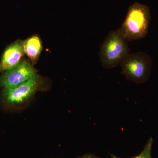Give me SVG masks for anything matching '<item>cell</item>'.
Segmentation results:
<instances>
[{"label":"cell","mask_w":158,"mask_h":158,"mask_svg":"<svg viewBox=\"0 0 158 158\" xmlns=\"http://www.w3.org/2000/svg\"><path fill=\"white\" fill-rule=\"evenodd\" d=\"M151 13L146 5L135 2L130 6L119 32L127 41L144 38L148 31Z\"/></svg>","instance_id":"6da1fadb"},{"label":"cell","mask_w":158,"mask_h":158,"mask_svg":"<svg viewBox=\"0 0 158 158\" xmlns=\"http://www.w3.org/2000/svg\"><path fill=\"white\" fill-rule=\"evenodd\" d=\"M130 54L127 41L118 29L110 31L101 45L99 52L102 65L107 69L119 65L122 60Z\"/></svg>","instance_id":"7a4b0ae2"},{"label":"cell","mask_w":158,"mask_h":158,"mask_svg":"<svg viewBox=\"0 0 158 158\" xmlns=\"http://www.w3.org/2000/svg\"><path fill=\"white\" fill-rule=\"evenodd\" d=\"M122 74L127 81L141 84L148 80L150 75L152 62L150 56L144 52L130 54L122 60Z\"/></svg>","instance_id":"3957f363"},{"label":"cell","mask_w":158,"mask_h":158,"mask_svg":"<svg viewBox=\"0 0 158 158\" xmlns=\"http://www.w3.org/2000/svg\"><path fill=\"white\" fill-rule=\"evenodd\" d=\"M44 81L39 75L17 86L3 88L2 98L3 102L10 106H16L25 103L37 91L42 90Z\"/></svg>","instance_id":"277c9868"},{"label":"cell","mask_w":158,"mask_h":158,"mask_svg":"<svg viewBox=\"0 0 158 158\" xmlns=\"http://www.w3.org/2000/svg\"><path fill=\"white\" fill-rule=\"evenodd\" d=\"M37 71L33 64L26 59L0 76V87L9 88L17 86L37 75Z\"/></svg>","instance_id":"5b68a950"},{"label":"cell","mask_w":158,"mask_h":158,"mask_svg":"<svg viewBox=\"0 0 158 158\" xmlns=\"http://www.w3.org/2000/svg\"><path fill=\"white\" fill-rule=\"evenodd\" d=\"M25 54L24 41L18 40L8 46L3 53L0 62V73L17 65Z\"/></svg>","instance_id":"8992f818"},{"label":"cell","mask_w":158,"mask_h":158,"mask_svg":"<svg viewBox=\"0 0 158 158\" xmlns=\"http://www.w3.org/2000/svg\"><path fill=\"white\" fill-rule=\"evenodd\" d=\"M25 53L31 59V63L35 65L39 59L42 50V42L39 37L33 36L24 41Z\"/></svg>","instance_id":"52a82bcc"},{"label":"cell","mask_w":158,"mask_h":158,"mask_svg":"<svg viewBox=\"0 0 158 158\" xmlns=\"http://www.w3.org/2000/svg\"><path fill=\"white\" fill-rule=\"evenodd\" d=\"M153 144L152 138H150L148 140L146 144L144 146V149L138 155L132 158H152V149ZM111 158H121L114 155H111Z\"/></svg>","instance_id":"ba28073f"},{"label":"cell","mask_w":158,"mask_h":158,"mask_svg":"<svg viewBox=\"0 0 158 158\" xmlns=\"http://www.w3.org/2000/svg\"><path fill=\"white\" fill-rule=\"evenodd\" d=\"M77 158H101L98 157L94 155L89 154H86L85 155L82 156H81Z\"/></svg>","instance_id":"9c48e42d"}]
</instances>
